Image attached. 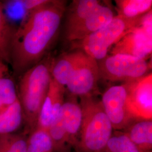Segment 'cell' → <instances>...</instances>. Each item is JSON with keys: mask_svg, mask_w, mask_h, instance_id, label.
<instances>
[{"mask_svg": "<svg viewBox=\"0 0 152 152\" xmlns=\"http://www.w3.org/2000/svg\"><path fill=\"white\" fill-rule=\"evenodd\" d=\"M118 15L135 18L152 10V0H116Z\"/></svg>", "mask_w": 152, "mask_h": 152, "instance_id": "18", "label": "cell"}, {"mask_svg": "<svg viewBox=\"0 0 152 152\" xmlns=\"http://www.w3.org/2000/svg\"><path fill=\"white\" fill-rule=\"evenodd\" d=\"M18 99L16 85L7 64L0 70V112Z\"/></svg>", "mask_w": 152, "mask_h": 152, "instance_id": "16", "label": "cell"}, {"mask_svg": "<svg viewBox=\"0 0 152 152\" xmlns=\"http://www.w3.org/2000/svg\"><path fill=\"white\" fill-rule=\"evenodd\" d=\"M65 7L64 1L50 0L28 12L12 41L10 65L15 74L22 75L42 60L59 32Z\"/></svg>", "mask_w": 152, "mask_h": 152, "instance_id": "1", "label": "cell"}, {"mask_svg": "<svg viewBox=\"0 0 152 152\" xmlns=\"http://www.w3.org/2000/svg\"><path fill=\"white\" fill-rule=\"evenodd\" d=\"M27 152H54L48 131L36 127L27 138Z\"/></svg>", "mask_w": 152, "mask_h": 152, "instance_id": "19", "label": "cell"}, {"mask_svg": "<svg viewBox=\"0 0 152 152\" xmlns=\"http://www.w3.org/2000/svg\"><path fill=\"white\" fill-rule=\"evenodd\" d=\"M102 152H141L124 132L112 134Z\"/></svg>", "mask_w": 152, "mask_h": 152, "instance_id": "20", "label": "cell"}, {"mask_svg": "<svg viewBox=\"0 0 152 152\" xmlns=\"http://www.w3.org/2000/svg\"><path fill=\"white\" fill-rule=\"evenodd\" d=\"M125 83L127 104L131 114L135 120H152V73Z\"/></svg>", "mask_w": 152, "mask_h": 152, "instance_id": "9", "label": "cell"}, {"mask_svg": "<svg viewBox=\"0 0 152 152\" xmlns=\"http://www.w3.org/2000/svg\"><path fill=\"white\" fill-rule=\"evenodd\" d=\"M152 51V12L141 16L132 28L112 47L110 55L122 54L147 60Z\"/></svg>", "mask_w": 152, "mask_h": 152, "instance_id": "7", "label": "cell"}, {"mask_svg": "<svg viewBox=\"0 0 152 152\" xmlns=\"http://www.w3.org/2000/svg\"><path fill=\"white\" fill-rule=\"evenodd\" d=\"M65 87L51 78L49 90L41 109L37 127L48 130L49 127L60 114L64 103Z\"/></svg>", "mask_w": 152, "mask_h": 152, "instance_id": "12", "label": "cell"}, {"mask_svg": "<svg viewBox=\"0 0 152 152\" xmlns=\"http://www.w3.org/2000/svg\"><path fill=\"white\" fill-rule=\"evenodd\" d=\"M101 102L114 130L123 131L137 120L132 117L127 107L125 83L109 88L104 93Z\"/></svg>", "mask_w": 152, "mask_h": 152, "instance_id": "10", "label": "cell"}, {"mask_svg": "<svg viewBox=\"0 0 152 152\" xmlns=\"http://www.w3.org/2000/svg\"><path fill=\"white\" fill-rule=\"evenodd\" d=\"M56 152H70V149H64L63 150H61V151Z\"/></svg>", "mask_w": 152, "mask_h": 152, "instance_id": "24", "label": "cell"}, {"mask_svg": "<svg viewBox=\"0 0 152 152\" xmlns=\"http://www.w3.org/2000/svg\"><path fill=\"white\" fill-rule=\"evenodd\" d=\"M5 65H6V63H5L4 62H3L2 61H1V60H0V70Z\"/></svg>", "mask_w": 152, "mask_h": 152, "instance_id": "23", "label": "cell"}, {"mask_svg": "<svg viewBox=\"0 0 152 152\" xmlns=\"http://www.w3.org/2000/svg\"><path fill=\"white\" fill-rule=\"evenodd\" d=\"M51 63L40 61L21 75L18 91L26 121L31 132L37 124L38 116L51 80Z\"/></svg>", "mask_w": 152, "mask_h": 152, "instance_id": "2", "label": "cell"}, {"mask_svg": "<svg viewBox=\"0 0 152 152\" xmlns=\"http://www.w3.org/2000/svg\"><path fill=\"white\" fill-rule=\"evenodd\" d=\"M100 78L98 61L86 54L73 72L65 89L76 97L91 95Z\"/></svg>", "mask_w": 152, "mask_h": 152, "instance_id": "11", "label": "cell"}, {"mask_svg": "<svg viewBox=\"0 0 152 152\" xmlns=\"http://www.w3.org/2000/svg\"><path fill=\"white\" fill-rule=\"evenodd\" d=\"M14 32L0 2V60L6 64H11V44Z\"/></svg>", "mask_w": 152, "mask_h": 152, "instance_id": "17", "label": "cell"}, {"mask_svg": "<svg viewBox=\"0 0 152 152\" xmlns=\"http://www.w3.org/2000/svg\"><path fill=\"white\" fill-rule=\"evenodd\" d=\"M124 132L141 152H152V120H137Z\"/></svg>", "mask_w": 152, "mask_h": 152, "instance_id": "14", "label": "cell"}, {"mask_svg": "<svg viewBox=\"0 0 152 152\" xmlns=\"http://www.w3.org/2000/svg\"><path fill=\"white\" fill-rule=\"evenodd\" d=\"M82 118L76 145L78 152H102L113 134V127L101 100L92 95L80 97Z\"/></svg>", "mask_w": 152, "mask_h": 152, "instance_id": "3", "label": "cell"}, {"mask_svg": "<svg viewBox=\"0 0 152 152\" xmlns=\"http://www.w3.org/2000/svg\"><path fill=\"white\" fill-rule=\"evenodd\" d=\"M50 0H23L19 1L25 10L30 12L46 4Z\"/></svg>", "mask_w": 152, "mask_h": 152, "instance_id": "22", "label": "cell"}, {"mask_svg": "<svg viewBox=\"0 0 152 152\" xmlns=\"http://www.w3.org/2000/svg\"><path fill=\"white\" fill-rule=\"evenodd\" d=\"M142 16L135 18L114 16L105 26L79 41L83 52L96 61L102 60L114 44L132 28L139 25Z\"/></svg>", "mask_w": 152, "mask_h": 152, "instance_id": "5", "label": "cell"}, {"mask_svg": "<svg viewBox=\"0 0 152 152\" xmlns=\"http://www.w3.org/2000/svg\"><path fill=\"white\" fill-rule=\"evenodd\" d=\"M86 54L76 51L63 55L51 65L52 78L65 87L76 67L83 59Z\"/></svg>", "mask_w": 152, "mask_h": 152, "instance_id": "13", "label": "cell"}, {"mask_svg": "<svg viewBox=\"0 0 152 152\" xmlns=\"http://www.w3.org/2000/svg\"><path fill=\"white\" fill-rule=\"evenodd\" d=\"M82 113L76 96L64 102L60 114L49 127V135L53 142L54 152L75 148L78 140Z\"/></svg>", "mask_w": 152, "mask_h": 152, "instance_id": "6", "label": "cell"}, {"mask_svg": "<svg viewBox=\"0 0 152 152\" xmlns=\"http://www.w3.org/2000/svg\"><path fill=\"white\" fill-rule=\"evenodd\" d=\"M100 77L112 82L132 81L147 75V60L126 55H110L98 61Z\"/></svg>", "mask_w": 152, "mask_h": 152, "instance_id": "8", "label": "cell"}, {"mask_svg": "<svg viewBox=\"0 0 152 152\" xmlns=\"http://www.w3.org/2000/svg\"><path fill=\"white\" fill-rule=\"evenodd\" d=\"M24 120L22 105L18 99L0 112V135L15 133L20 127Z\"/></svg>", "mask_w": 152, "mask_h": 152, "instance_id": "15", "label": "cell"}, {"mask_svg": "<svg viewBox=\"0 0 152 152\" xmlns=\"http://www.w3.org/2000/svg\"><path fill=\"white\" fill-rule=\"evenodd\" d=\"M112 10L98 0H77L72 4L65 26V38L81 41L108 24L114 18Z\"/></svg>", "mask_w": 152, "mask_h": 152, "instance_id": "4", "label": "cell"}, {"mask_svg": "<svg viewBox=\"0 0 152 152\" xmlns=\"http://www.w3.org/2000/svg\"><path fill=\"white\" fill-rule=\"evenodd\" d=\"M27 138L15 133L0 135V152H27Z\"/></svg>", "mask_w": 152, "mask_h": 152, "instance_id": "21", "label": "cell"}]
</instances>
